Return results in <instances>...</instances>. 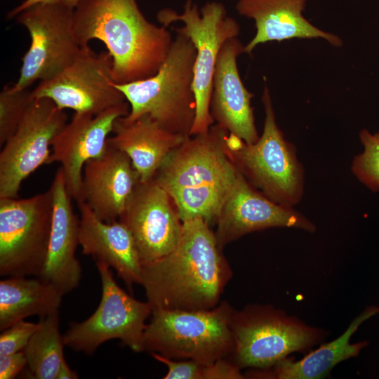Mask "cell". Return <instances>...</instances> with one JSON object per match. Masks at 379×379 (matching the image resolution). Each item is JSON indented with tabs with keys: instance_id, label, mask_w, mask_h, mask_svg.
<instances>
[{
	"instance_id": "cell-28",
	"label": "cell",
	"mask_w": 379,
	"mask_h": 379,
	"mask_svg": "<svg viewBox=\"0 0 379 379\" xmlns=\"http://www.w3.org/2000/svg\"><path fill=\"white\" fill-rule=\"evenodd\" d=\"M38 326V323L25 321L23 319L1 331L0 356L22 351Z\"/></svg>"
},
{
	"instance_id": "cell-31",
	"label": "cell",
	"mask_w": 379,
	"mask_h": 379,
	"mask_svg": "<svg viewBox=\"0 0 379 379\" xmlns=\"http://www.w3.org/2000/svg\"><path fill=\"white\" fill-rule=\"evenodd\" d=\"M27 365L23 350L0 356V379L14 378Z\"/></svg>"
},
{
	"instance_id": "cell-10",
	"label": "cell",
	"mask_w": 379,
	"mask_h": 379,
	"mask_svg": "<svg viewBox=\"0 0 379 379\" xmlns=\"http://www.w3.org/2000/svg\"><path fill=\"white\" fill-rule=\"evenodd\" d=\"M102 283V297L95 311L86 320L71 323L63 335L65 345L93 354L107 340L119 339L135 352H141L146 320L152 307L125 292L115 281L110 267L95 262Z\"/></svg>"
},
{
	"instance_id": "cell-9",
	"label": "cell",
	"mask_w": 379,
	"mask_h": 379,
	"mask_svg": "<svg viewBox=\"0 0 379 379\" xmlns=\"http://www.w3.org/2000/svg\"><path fill=\"white\" fill-rule=\"evenodd\" d=\"M53 193L0 198V275L39 277L51 230Z\"/></svg>"
},
{
	"instance_id": "cell-20",
	"label": "cell",
	"mask_w": 379,
	"mask_h": 379,
	"mask_svg": "<svg viewBox=\"0 0 379 379\" xmlns=\"http://www.w3.org/2000/svg\"><path fill=\"white\" fill-rule=\"evenodd\" d=\"M78 207L82 253L114 269L130 290L134 284H140L142 262L128 229L119 220H100L85 202L78 204Z\"/></svg>"
},
{
	"instance_id": "cell-7",
	"label": "cell",
	"mask_w": 379,
	"mask_h": 379,
	"mask_svg": "<svg viewBox=\"0 0 379 379\" xmlns=\"http://www.w3.org/2000/svg\"><path fill=\"white\" fill-rule=\"evenodd\" d=\"M231 329L233 362L240 368L264 370L293 352H305L322 342L327 331L268 305L234 311Z\"/></svg>"
},
{
	"instance_id": "cell-4",
	"label": "cell",
	"mask_w": 379,
	"mask_h": 379,
	"mask_svg": "<svg viewBox=\"0 0 379 379\" xmlns=\"http://www.w3.org/2000/svg\"><path fill=\"white\" fill-rule=\"evenodd\" d=\"M196 48L185 35L176 33L157 72L147 79L116 86L130 105L126 120L147 114L166 131L190 136L196 117L193 89Z\"/></svg>"
},
{
	"instance_id": "cell-27",
	"label": "cell",
	"mask_w": 379,
	"mask_h": 379,
	"mask_svg": "<svg viewBox=\"0 0 379 379\" xmlns=\"http://www.w3.org/2000/svg\"><path fill=\"white\" fill-rule=\"evenodd\" d=\"M28 88L14 90L7 85L0 93V145L15 133L33 100Z\"/></svg>"
},
{
	"instance_id": "cell-6",
	"label": "cell",
	"mask_w": 379,
	"mask_h": 379,
	"mask_svg": "<svg viewBox=\"0 0 379 379\" xmlns=\"http://www.w3.org/2000/svg\"><path fill=\"white\" fill-rule=\"evenodd\" d=\"M234 310L222 302L207 310L153 309L143 332L141 352L211 364L232 354Z\"/></svg>"
},
{
	"instance_id": "cell-23",
	"label": "cell",
	"mask_w": 379,
	"mask_h": 379,
	"mask_svg": "<svg viewBox=\"0 0 379 379\" xmlns=\"http://www.w3.org/2000/svg\"><path fill=\"white\" fill-rule=\"evenodd\" d=\"M112 133L107 144L128 156L142 182L153 179L168 155L187 138L166 131L147 114L133 121L117 118Z\"/></svg>"
},
{
	"instance_id": "cell-18",
	"label": "cell",
	"mask_w": 379,
	"mask_h": 379,
	"mask_svg": "<svg viewBox=\"0 0 379 379\" xmlns=\"http://www.w3.org/2000/svg\"><path fill=\"white\" fill-rule=\"evenodd\" d=\"M51 189V230L46 259L39 278L65 295L76 288L81 279V267L75 255L79 245L80 219L74 212L61 168L56 172Z\"/></svg>"
},
{
	"instance_id": "cell-13",
	"label": "cell",
	"mask_w": 379,
	"mask_h": 379,
	"mask_svg": "<svg viewBox=\"0 0 379 379\" xmlns=\"http://www.w3.org/2000/svg\"><path fill=\"white\" fill-rule=\"evenodd\" d=\"M32 95L49 98L62 109L93 115L127 102L113 79L111 55L96 53L89 46L81 47L74 62L58 75L40 81Z\"/></svg>"
},
{
	"instance_id": "cell-25",
	"label": "cell",
	"mask_w": 379,
	"mask_h": 379,
	"mask_svg": "<svg viewBox=\"0 0 379 379\" xmlns=\"http://www.w3.org/2000/svg\"><path fill=\"white\" fill-rule=\"evenodd\" d=\"M38 324L23 350L27 366L34 378L56 379L65 346L60 332L59 310L41 317Z\"/></svg>"
},
{
	"instance_id": "cell-29",
	"label": "cell",
	"mask_w": 379,
	"mask_h": 379,
	"mask_svg": "<svg viewBox=\"0 0 379 379\" xmlns=\"http://www.w3.org/2000/svg\"><path fill=\"white\" fill-rule=\"evenodd\" d=\"M154 359L168 367L164 379H204L206 364L192 359L175 361L158 353H150Z\"/></svg>"
},
{
	"instance_id": "cell-32",
	"label": "cell",
	"mask_w": 379,
	"mask_h": 379,
	"mask_svg": "<svg viewBox=\"0 0 379 379\" xmlns=\"http://www.w3.org/2000/svg\"><path fill=\"white\" fill-rule=\"evenodd\" d=\"M64 0H25L20 5L11 9L7 14V18L11 19L16 17L23 11L39 4H59L63 2Z\"/></svg>"
},
{
	"instance_id": "cell-21",
	"label": "cell",
	"mask_w": 379,
	"mask_h": 379,
	"mask_svg": "<svg viewBox=\"0 0 379 379\" xmlns=\"http://www.w3.org/2000/svg\"><path fill=\"white\" fill-rule=\"evenodd\" d=\"M307 0H239L238 13L255 22L253 38L244 46L251 54L261 44L291 39H326L334 46L343 45L335 34L325 32L312 24L302 14Z\"/></svg>"
},
{
	"instance_id": "cell-33",
	"label": "cell",
	"mask_w": 379,
	"mask_h": 379,
	"mask_svg": "<svg viewBox=\"0 0 379 379\" xmlns=\"http://www.w3.org/2000/svg\"><path fill=\"white\" fill-rule=\"evenodd\" d=\"M78 378L77 372L69 367L64 359L58 369L56 379H76Z\"/></svg>"
},
{
	"instance_id": "cell-34",
	"label": "cell",
	"mask_w": 379,
	"mask_h": 379,
	"mask_svg": "<svg viewBox=\"0 0 379 379\" xmlns=\"http://www.w3.org/2000/svg\"><path fill=\"white\" fill-rule=\"evenodd\" d=\"M79 1V0H64L63 3L69 6L74 7Z\"/></svg>"
},
{
	"instance_id": "cell-24",
	"label": "cell",
	"mask_w": 379,
	"mask_h": 379,
	"mask_svg": "<svg viewBox=\"0 0 379 379\" xmlns=\"http://www.w3.org/2000/svg\"><path fill=\"white\" fill-rule=\"evenodd\" d=\"M64 295L39 277H8L0 281V331L31 316L59 310Z\"/></svg>"
},
{
	"instance_id": "cell-2",
	"label": "cell",
	"mask_w": 379,
	"mask_h": 379,
	"mask_svg": "<svg viewBox=\"0 0 379 379\" xmlns=\"http://www.w3.org/2000/svg\"><path fill=\"white\" fill-rule=\"evenodd\" d=\"M167 27L145 17L136 0H79L74 7L73 28L78 44L102 41L112 58L117 84L154 75L165 61L173 39Z\"/></svg>"
},
{
	"instance_id": "cell-26",
	"label": "cell",
	"mask_w": 379,
	"mask_h": 379,
	"mask_svg": "<svg viewBox=\"0 0 379 379\" xmlns=\"http://www.w3.org/2000/svg\"><path fill=\"white\" fill-rule=\"evenodd\" d=\"M363 147L354 157L351 170L357 180L373 192H379V131L364 128L359 133Z\"/></svg>"
},
{
	"instance_id": "cell-12",
	"label": "cell",
	"mask_w": 379,
	"mask_h": 379,
	"mask_svg": "<svg viewBox=\"0 0 379 379\" xmlns=\"http://www.w3.org/2000/svg\"><path fill=\"white\" fill-rule=\"evenodd\" d=\"M67 116L49 98H34L0 153V198H17L22 181L48 164L51 143Z\"/></svg>"
},
{
	"instance_id": "cell-30",
	"label": "cell",
	"mask_w": 379,
	"mask_h": 379,
	"mask_svg": "<svg viewBox=\"0 0 379 379\" xmlns=\"http://www.w3.org/2000/svg\"><path fill=\"white\" fill-rule=\"evenodd\" d=\"M240 368L233 361L224 359L211 364H206L204 379H243L246 375L241 373Z\"/></svg>"
},
{
	"instance_id": "cell-15",
	"label": "cell",
	"mask_w": 379,
	"mask_h": 379,
	"mask_svg": "<svg viewBox=\"0 0 379 379\" xmlns=\"http://www.w3.org/2000/svg\"><path fill=\"white\" fill-rule=\"evenodd\" d=\"M129 106L126 102L97 115L75 112L71 121L67 123L52 141L48 164H60L67 190L77 204L84 202V165L105 153L108 135L112 132L115 120L127 115Z\"/></svg>"
},
{
	"instance_id": "cell-8",
	"label": "cell",
	"mask_w": 379,
	"mask_h": 379,
	"mask_svg": "<svg viewBox=\"0 0 379 379\" xmlns=\"http://www.w3.org/2000/svg\"><path fill=\"white\" fill-rule=\"evenodd\" d=\"M157 19L165 27L182 22L183 26L175 32L188 37L196 48L193 80L196 117L190 135L204 133L214 123L210 100L218 56L227 40L238 36L240 26L227 15L225 6L217 1H208L199 9L195 1L187 0L182 13L164 8L157 13Z\"/></svg>"
},
{
	"instance_id": "cell-1",
	"label": "cell",
	"mask_w": 379,
	"mask_h": 379,
	"mask_svg": "<svg viewBox=\"0 0 379 379\" xmlns=\"http://www.w3.org/2000/svg\"><path fill=\"white\" fill-rule=\"evenodd\" d=\"M204 219L182 222L175 249L142 265L141 282L152 309L207 310L215 307L232 271Z\"/></svg>"
},
{
	"instance_id": "cell-14",
	"label": "cell",
	"mask_w": 379,
	"mask_h": 379,
	"mask_svg": "<svg viewBox=\"0 0 379 379\" xmlns=\"http://www.w3.org/2000/svg\"><path fill=\"white\" fill-rule=\"evenodd\" d=\"M118 220L132 234L142 265L173 251L182 229L172 199L154 179L139 181Z\"/></svg>"
},
{
	"instance_id": "cell-3",
	"label": "cell",
	"mask_w": 379,
	"mask_h": 379,
	"mask_svg": "<svg viewBox=\"0 0 379 379\" xmlns=\"http://www.w3.org/2000/svg\"><path fill=\"white\" fill-rule=\"evenodd\" d=\"M228 131L218 124L187 137L165 159L153 179L172 199L182 222H217L239 171L224 149Z\"/></svg>"
},
{
	"instance_id": "cell-5",
	"label": "cell",
	"mask_w": 379,
	"mask_h": 379,
	"mask_svg": "<svg viewBox=\"0 0 379 379\" xmlns=\"http://www.w3.org/2000/svg\"><path fill=\"white\" fill-rule=\"evenodd\" d=\"M265 118L262 135L254 143H246L230 133L224 149L238 171L255 188L272 201L293 208L304 194L305 172L295 146L279 128L270 90L262 96Z\"/></svg>"
},
{
	"instance_id": "cell-22",
	"label": "cell",
	"mask_w": 379,
	"mask_h": 379,
	"mask_svg": "<svg viewBox=\"0 0 379 379\" xmlns=\"http://www.w3.org/2000/svg\"><path fill=\"white\" fill-rule=\"evenodd\" d=\"M379 314V307H366L355 317L339 337L321 344L302 359L295 360L287 357L272 367L253 369L247 376L264 379H322L330 376L333 368L340 362L357 357L368 345V341L350 343L352 335L360 325L371 317Z\"/></svg>"
},
{
	"instance_id": "cell-11",
	"label": "cell",
	"mask_w": 379,
	"mask_h": 379,
	"mask_svg": "<svg viewBox=\"0 0 379 379\" xmlns=\"http://www.w3.org/2000/svg\"><path fill=\"white\" fill-rule=\"evenodd\" d=\"M74 7L63 2L34 5L18 14L17 21L27 29L31 43L14 90L28 88L36 81L48 80L78 57L81 47L73 28Z\"/></svg>"
},
{
	"instance_id": "cell-19",
	"label": "cell",
	"mask_w": 379,
	"mask_h": 379,
	"mask_svg": "<svg viewBox=\"0 0 379 379\" xmlns=\"http://www.w3.org/2000/svg\"><path fill=\"white\" fill-rule=\"evenodd\" d=\"M140 180L128 156L107 144L102 157L84 165L83 201L100 220H117Z\"/></svg>"
},
{
	"instance_id": "cell-17",
	"label": "cell",
	"mask_w": 379,
	"mask_h": 379,
	"mask_svg": "<svg viewBox=\"0 0 379 379\" xmlns=\"http://www.w3.org/2000/svg\"><path fill=\"white\" fill-rule=\"evenodd\" d=\"M243 53L244 46L237 37L222 46L213 73L210 114L221 128L254 143L260 137L251 106L254 95L244 85L237 67V58Z\"/></svg>"
},
{
	"instance_id": "cell-16",
	"label": "cell",
	"mask_w": 379,
	"mask_h": 379,
	"mask_svg": "<svg viewBox=\"0 0 379 379\" xmlns=\"http://www.w3.org/2000/svg\"><path fill=\"white\" fill-rule=\"evenodd\" d=\"M215 235L220 249L227 244L255 231L289 227L313 233L315 225L293 208L270 199L239 172L236 184L223 204Z\"/></svg>"
}]
</instances>
